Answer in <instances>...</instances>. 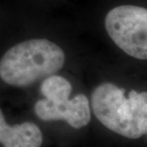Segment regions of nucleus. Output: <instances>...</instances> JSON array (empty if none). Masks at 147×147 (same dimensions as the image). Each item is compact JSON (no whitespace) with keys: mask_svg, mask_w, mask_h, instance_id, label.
Returning a JSON list of instances; mask_svg holds the SVG:
<instances>
[{"mask_svg":"<svg viewBox=\"0 0 147 147\" xmlns=\"http://www.w3.org/2000/svg\"><path fill=\"white\" fill-rule=\"evenodd\" d=\"M44 98L34 104V113L45 121L65 120L73 128L86 126L91 120L90 102L83 94L70 98L72 85L65 78L50 76L43 80L40 87Z\"/></svg>","mask_w":147,"mask_h":147,"instance_id":"7ed1b4c3","label":"nucleus"},{"mask_svg":"<svg viewBox=\"0 0 147 147\" xmlns=\"http://www.w3.org/2000/svg\"><path fill=\"white\" fill-rule=\"evenodd\" d=\"M43 135L34 122L26 121L13 126L6 122L0 109V143L4 147H40Z\"/></svg>","mask_w":147,"mask_h":147,"instance_id":"39448f33","label":"nucleus"},{"mask_svg":"<svg viewBox=\"0 0 147 147\" xmlns=\"http://www.w3.org/2000/svg\"><path fill=\"white\" fill-rule=\"evenodd\" d=\"M91 104L96 117L109 130L133 140L147 135V92L126 94L106 82L94 90Z\"/></svg>","mask_w":147,"mask_h":147,"instance_id":"f257e3e1","label":"nucleus"},{"mask_svg":"<svg viewBox=\"0 0 147 147\" xmlns=\"http://www.w3.org/2000/svg\"><path fill=\"white\" fill-rule=\"evenodd\" d=\"M65 62L63 50L44 38L26 40L9 49L0 60V78L14 87H25L57 74Z\"/></svg>","mask_w":147,"mask_h":147,"instance_id":"f03ea898","label":"nucleus"},{"mask_svg":"<svg viewBox=\"0 0 147 147\" xmlns=\"http://www.w3.org/2000/svg\"><path fill=\"white\" fill-rule=\"evenodd\" d=\"M105 28L115 44L128 55L147 59V9L123 5L106 14Z\"/></svg>","mask_w":147,"mask_h":147,"instance_id":"20e7f679","label":"nucleus"}]
</instances>
